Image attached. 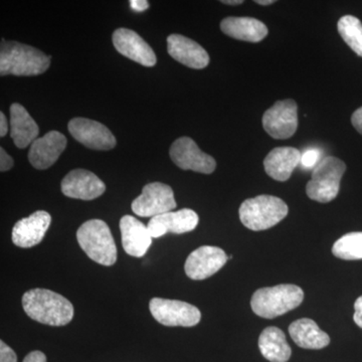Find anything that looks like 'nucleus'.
Listing matches in <instances>:
<instances>
[{
    "label": "nucleus",
    "mask_w": 362,
    "mask_h": 362,
    "mask_svg": "<svg viewBox=\"0 0 362 362\" xmlns=\"http://www.w3.org/2000/svg\"><path fill=\"white\" fill-rule=\"evenodd\" d=\"M23 307L33 320L45 325H66L74 317L73 304L66 298L42 288L25 293Z\"/></svg>",
    "instance_id": "nucleus-1"
},
{
    "label": "nucleus",
    "mask_w": 362,
    "mask_h": 362,
    "mask_svg": "<svg viewBox=\"0 0 362 362\" xmlns=\"http://www.w3.org/2000/svg\"><path fill=\"white\" fill-rule=\"evenodd\" d=\"M51 59L45 52L30 45L2 40L0 49V75H40L49 69Z\"/></svg>",
    "instance_id": "nucleus-2"
},
{
    "label": "nucleus",
    "mask_w": 362,
    "mask_h": 362,
    "mask_svg": "<svg viewBox=\"0 0 362 362\" xmlns=\"http://www.w3.org/2000/svg\"><path fill=\"white\" fill-rule=\"evenodd\" d=\"M304 292L296 285L282 284L262 288L252 295V311L262 318L274 319L297 308L303 302Z\"/></svg>",
    "instance_id": "nucleus-3"
},
{
    "label": "nucleus",
    "mask_w": 362,
    "mask_h": 362,
    "mask_svg": "<svg viewBox=\"0 0 362 362\" xmlns=\"http://www.w3.org/2000/svg\"><path fill=\"white\" fill-rule=\"evenodd\" d=\"M78 245L100 265L113 266L117 261L115 240L108 225L101 220L86 221L77 232Z\"/></svg>",
    "instance_id": "nucleus-4"
},
{
    "label": "nucleus",
    "mask_w": 362,
    "mask_h": 362,
    "mask_svg": "<svg viewBox=\"0 0 362 362\" xmlns=\"http://www.w3.org/2000/svg\"><path fill=\"white\" fill-rule=\"evenodd\" d=\"M287 204L279 197L259 195L243 202L240 207V220L249 230L259 232L278 225L287 216Z\"/></svg>",
    "instance_id": "nucleus-5"
},
{
    "label": "nucleus",
    "mask_w": 362,
    "mask_h": 362,
    "mask_svg": "<svg viewBox=\"0 0 362 362\" xmlns=\"http://www.w3.org/2000/svg\"><path fill=\"white\" fill-rule=\"evenodd\" d=\"M346 170L344 162L334 156L321 159L312 173L307 183L306 192L309 199L318 202H329L339 192L340 181Z\"/></svg>",
    "instance_id": "nucleus-6"
},
{
    "label": "nucleus",
    "mask_w": 362,
    "mask_h": 362,
    "mask_svg": "<svg viewBox=\"0 0 362 362\" xmlns=\"http://www.w3.org/2000/svg\"><path fill=\"white\" fill-rule=\"evenodd\" d=\"M149 309L154 319L162 325L192 327L201 322L199 309L187 302L153 298L150 300Z\"/></svg>",
    "instance_id": "nucleus-7"
},
{
    "label": "nucleus",
    "mask_w": 362,
    "mask_h": 362,
    "mask_svg": "<svg viewBox=\"0 0 362 362\" xmlns=\"http://www.w3.org/2000/svg\"><path fill=\"white\" fill-rule=\"evenodd\" d=\"M131 207L133 213L142 218H152L173 211L176 207L173 188L161 182L148 183Z\"/></svg>",
    "instance_id": "nucleus-8"
},
{
    "label": "nucleus",
    "mask_w": 362,
    "mask_h": 362,
    "mask_svg": "<svg viewBox=\"0 0 362 362\" xmlns=\"http://www.w3.org/2000/svg\"><path fill=\"white\" fill-rule=\"evenodd\" d=\"M264 129L275 139H288L296 132L298 127V107L294 100L276 102L264 114Z\"/></svg>",
    "instance_id": "nucleus-9"
},
{
    "label": "nucleus",
    "mask_w": 362,
    "mask_h": 362,
    "mask_svg": "<svg viewBox=\"0 0 362 362\" xmlns=\"http://www.w3.org/2000/svg\"><path fill=\"white\" fill-rule=\"evenodd\" d=\"M169 153L171 160L183 170H192L204 175H211L216 170V162L214 157L202 152L192 138H178L171 145Z\"/></svg>",
    "instance_id": "nucleus-10"
},
{
    "label": "nucleus",
    "mask_w": 362,
    "mask_h": 362,
    "mask_svg": "<svg viewBox=\"0 0 362 362\" xmlns=\"http://www.w3.org/2000/svg\"><path fill=\"white\" fill-rule=\"evenodd\" d=\"M71 135L86 147L94 150H111L116 146L115 136L110 130L95 120L74 118L69 122Z\"/></svg>",
    "instance_id": "nucleus-11"
},
{
    "label": "nucleus",
    "mask_w": 362,
    "mask_h": 362,
    "mask_svg": "<svg viewBox=\"0 0 362 362\" xmlns=\"http://www.w3.org/2000/svg\"><path fill=\"white\" fill-rule=\"evenodd\" d=\"M228 257L221 247L202 246L192 252L185 262V271L192 280L211 277L226 265Z\"/></svg>",
    "instance_id": "nucleus-12"
},
{
    "label": "nucleus",
    "mask_w": 362,
    "mask_h": 362,
    "mask_svg": "<svg viewBox=\"0 0 362 362\" xmlns=\"http://www.w3.org/2000/svg\"><path fill=\"white\" fill-rule=\"evenodd\" d=\"M62 192L71 199L92 201L101 197L106 190L103 181L85 169L71 170L62 181Z\"/></svg>",
    "instance_id": "nucleus-13"
},
{
    "label": "nucleus",
    "mask_w": 362,
    "mask_h": 362,
    "mask_svg": "<svg viewBox=\"0 0 362 362\" xmlns=\"http://www.w3.org/2000/svg\"><path fill=\"white\" fill-rule=\"evenodd\" d=\"M112 40L117 51L126 58L144 66L156 65V52L134 30L118 28L114 32Z\"/></svg>",
    "instance_id": "nucleus-14"
},
{
    "label": "nucleus",
    "mask_w": 362,
    "mask_h": 362,
    "mask_svg": "<svg viewBox=\"0 0 362 362\" xmlns=\"http://www.w3.org/2000/svg\"><path fill=\"white\" fill-rule=\"evenodd\" d=\"M51 223V214L45 211H37L28 218H21L11 233L13 244L25 249L37 246L44 240Z\"/></svg>",
    "instance_id": "nucleus-15"
},
{
    "label": "nucleus",
    "mask_w": 362,
    "mask_h": 362,
    "mask_svg": "<svg viewBox=\"0 0 362 362\" xmlns=\"http://www.w3.org/2000/svg\"><path fill=\"white\" fill-rule=\"evenodd\" d=\"M66 142L65 135L58 131H51L42 137L37 138L30 145L28 160L33 168L40 170L49 168L66 149Z\"/></svg>",
    "instance_id": "nucleus-16"
},
{
    "label": "nucleus",
    "mask_w": 362,
    "mask_h": 362,
    "mask_svg": "<svg viewBox=\"0 0 362 362\" xmlns=\"http://www.w3.org/2000/svg\"><path fill=\"white\" fill-rule=\"evenodd\" d=\"M199 216L194 211L183 209L154 216L147 226L152 238L157 239L168 233L180 235L192 232L199 225Z\"/></svg>",
    "instance_id": "nucleus-17"
},
{
    "label": "nucleus",
    "mask_w": 362,
    "mask_h": 362,
    "mask_svg": "<svg viewBox=\"0 0 362 362\" xmlns=\"http://www.w3.org/2000/svg\"><path fill=\"white\" fill-rule=\"evenodd\" d=\"M168 51L170 57L188 68L202 70L209 64L206 49L185 35H170L168 37Z\"/></svg>",
    "instance_id": "nucleus-18"
},
{
    "label": "nucleus",
    "mask_w": 362,
    "mask_h": 362,
    "mask_svg": "<svg viewBox=\"0 0 362 362\" xmlns=\"http://www.w3.org/2000/svg\"><path fill=\"white\" fill-rule=\"evenodd\" d=\"M121 235L124 251L129 256L141 258L152 244L148 226L132 216H124L120 221Z\"/></svg>",
    "instance_id": "nucleus-19"
},
{
    "label": "nucleus",
    "mask_w": 362,
    "mask_h": 362,
    "mask_svg": "<svg viewBox=\"0 0 362 362\" xmlns=\"http://www.w3.org/2000/svg\"><path fill=\"white\" fill-rule=\"evenodd\" d=\"M302 153L293 147H277L264 160L267 175L277 181L291 177L293 171L301 163Z\"/></svg>",
    "instance_id": "nucleus-20"
},
{
    "label": "nucleus",
    "mask_w": 362,
    "mask_h": 362,
    "mask_svg": "<svg viewBox=\"0 0 362 362\" xmlns=\"http://www.w3.org/2000/svg\"><path fill=\"white\" fill-rule=\"evenodd\" d=\"M40 129L37 124L25 107L18 103L11 106V136L18 148H26L37 139Z\"/></svg>",
    "instance_id": "nucleus-21"
},
{
    "label": "nucleus",
    "mask_w": 362,
    "mask_h": 362,
    "mask_svg": "<svg viewBox=\"0 0 362 362\" xmlns=\"http://www.w3.org/2000/svg\"><path fill=\"white\" fill-rule=\"evenodd\" d=\"M221 32L233 39L259 42L268 35V28L261 21L252 18H226L221 21Z\"/></svg>",
    "instance_id": "nucleus-22"
},
{
    "label": "nucleus",
    "mask_w": 362,
    "mask_h": 362,
    "mask_svg": "<svg viewBox=\"0 0 362 362\" xmlns=\"http://www.w3.org/2000/svg\"><path fill=\"white\" fill-rule=\"evenodd\" d=\"M290 337L304 349H322L330 343L329 335L309 318L298 319L289 326Z\"/></svg>",
    "instance_id": "nucleus-23"
},
{
    "label": "nucleus",
    "mask_w": 362,
    "mask_h": 362,
    "mask_svg": "<svg viewBox=\"0 0 362 362\" xmlns=\"http://www.w3.org/2000/svg\"><path fill=\"white\" fill-rule=\"evenodd\" d=\"M259 349L262 356L271 362H287L292 350L286 339L285 333L275 326L263 330L259 338Z\"/></svg>",
    "instance_id": "nucleus-24"
},
{
    "label": "nucleus",
    "mask_w": 362,
    "mask_h": 362,
    "mask_svg": "<svg viewBox=\"0 0 362 362\" xmlns=\"http://www.w3.org/2000/svg\"><path fill=\"white\" fill-rule=\"evenodd\" d=\"M338 33L357 56L362 58V23L354 16H342L338 21Z\"/></svg>",
    "instance_id": "nucleus-25"
},
{
    "label": "nucleus",
    "mask_w": 362,
    "mask_h": 362,
    "mask_svg": "<svg viewBox=\"0 0 362 362\" xmlns=\"http://www.w3.org/2000/svg\"><path fill=\"white\" fill-rule=\"evenodd\" d=\"M332 252L346 261L362 259V232L346 233L333 245Z\"/></svg>",
    "instance_id": "nucleus-26"
},
{
    "label": "nucleus",
    "mask_w": 362,
    "mask_h": 362,
    "mask_svg": "<svg viewBox=\"0 0 362 362\" xmlns=\"http://www.w3.org/2000/svg\"><path fill=\"white\" fill-rule=\"evenodd\" d=\"M320 161V151L317 149H308L302 153L301 163L300 164L304 168L314 169Z\"/></svg>",
    "instance_id": "nucleus-27"
},
{
    "label": "nucleus",
    "mask_w": 362,
    "mask_h": 362,
    "mask_svg": "<svg viewBox=\"0 0 362 362\" xmlns=\"http://www.w3.org/2000/svg\"><path fill=\"white\" fill-rule=\"evenodd\" d=\"M0 362H18V356L6 343L0 341Z\"/></svg>",
    "instance_id": "nucleus-28"
},
{
    "label": "nucleus",
    "mask_w": 362,
    "mask_h": 362,
    "mask_svg": "<svg viewBox=\"0 0 362 362\" xmlns=\"http://www.w3.org/2000/svg\"><path fill=\"white\" fill-rule=\"evenodd\" d=\"M13 159L1 147L0 148V170H1V173H4V171H8L9 169L13 168Z\"/></svg>",
    "instance_id": "nucleus-29"
},
{
    "label": "nucleus",
    "mask_w": 362,
    "mask_h": 362,
    "mask_svg": "<svg viewBox=\"0 0 362 362\" xmlns=\"http://www.w3.org/2000/svg\"><path fill=\"white\" fill-rule=\"evenodd\" d=\"M23 362H47V356L39 350L32 351L25 357Z\"/></svg>",
    "instance_id": "nucleus-30"
},
{
    "label": "nucleus",
    "mask_w": 362,
    "mask_h": 362,
    "mask_svg": "<svg viewBox=\"0 0 362 362\" xmlns=\"http://www.w3.org/2000/svg\"><path fill=\"white\" fill-rule=\"evenodd\" d=\"M354 322L357 324V326L362 328V296L359 297L354 303Z\"/></svg>",
    "instance_id": "nucleus-31"
},
{
    "label": "nucleus",
    "mask_w": 362,
    "mask_h": 362,
    "mask_svg": "<svg viewBox=\"0 0 362 362\" xmlns=\"http://www.w3.org/2000/svg\"><path fill=\"white\" fill-rule=\"evenodd\" d=\"M351 122L357 132L362 135V107L357 109L351 116Z\"/></svg>",
    "instance_id": "nucleus-32"
},
{
    "label": "nucleus",
    "mask_w": 362,
    "mask_h": 362,
    "mask_svg": "<svg viewBox=\"0 0 362 362\" xmlns=\"http://www.w3.org/2000/svg\"><path fill=\"white\" fill-rule=\"evenodd\" d=\"M130 6L133 11H137V13H142V11H146L148 8L149 4L146 0H131Z\"/></svg>",
    "instance_id": "nucleus-33"
},
{
    "label": "nucleus",
    "mask_w": 362,
    "mask_h": 362,
    "mask_svg": "<svg viewBox=\"0 0 362 362\" xmlns=\"http://www.w3.org/2000/svg\"><path fill=\"white\" fill-rule=\"evenodd\" d=\"M8 132V124H7L6 117L4 113H0V136L4 137Z\"/></svg>",
    "instance_id": "nucleus-34"
},
{
    "label": "nucleus",
    "mask_w": 362,
    "mask_h": 362,
    "mask_svg": "<svg viewBox=\"0 0 362 362\" xmlns=\"http://www.w3.org/2000/svg\"><path fill=\"white\" fill-rule=\"evenodd\" d=\"M223 4H228V6H239V4H244L243 0H223Z\"/></svg>",
    "instance_id": "nucleus-35"
},
{
    "label": "nucleus",
    "mask_w": 362,
    "mask_h": 362,
    "mask_svg": "<svg viewBox=\"0 0 362 362\" xmlns=\"http://www.w3.org/2000/svg\"><path fill=\"white\" fill-rule=\"evenodd\" d=\"M274 0H256V4H261V6H270L274 4Z\"/></svg>",
    "instance_id": "nucleus-36"
}]
</instances>
